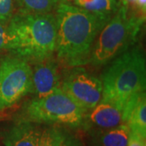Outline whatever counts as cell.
Listing matches in <instances>:
<instances>
[{
	"label": "cell",
	"instance_id": "12",
	"mask_svg": "<svg viewBox=\"0 0 146 146\" xmlns=\"http://www.w3.org/2000/svg\"><path fill=\"white\" fill-rule=\"evenodd\" d=\"M127 124L131 132L146 137V98L145 93L139 94L131 106Z\"/></svg>",
	"mask_w": 146,
	"mask_h": 146
},
{
	"label": "cell",
	"instance_id": "3",
	"mask_svg": "<svg viewBox=\"0 0 146 146\" xmlns=\"http://www.w3.org/2000/svg\"><path fill=\"white\" fill-rule=\"evenodd\" d=\"M103 101L128 105L130 100L144 93L146 84L145 58L134 48L122 53L102 76Z\"/></svg>",
	"mask_w": 146,
	"mask_h": 146
},
{
	"label": "cell",
	"instance_id": "14",
	"mask_svg": "<svg viewBox=\"0 0 146 146\" xmlns=\"http://www.w3.org/2000/svg\"><path fill=\"white\" fill-rule=\"evenodd\" d=\"M81 7L97 15L111 18L117 11L118 2L117 0H92Z\"/></svg>",
	"mask_w": 146,
	"mask_h": 146
},
{
	"label": "cell",
	"instance_id": "7",
	"mask_svg": "<svg viewBox=\"0 0 146 146\" xmlns=\"http://www.w3.org/2000/svg\"><path fill=\"white\" fill-rule=\"evenodd\" d=\"M60 88L85 112L94 109L102 98L101 80L80 67L64 74Z\"/></svg>",
	"mask_w": 146,
	"mask_h": 146
},
{
	"label": "cell",
	"instance_id": "20",
	"mask_svg": "<svg viewBox=\"0 0 146 146\" xmlns=\"http://www.w3.org/2000/svg\"><path fill=\"white\" fill-rule=\"evenodd\" d=\"M142 11V13L145 14L146 8V0H136L135 3Z\"/></svg>",
	"mask_w": 146,
	"mask_h": 146
},
{
	"label": "cell",
	"instance_id": "2",
	"mask_svg": "<svg viewBox=\"0 0 146 146\" xmlns=\"http://www.w3.org/2000/svg\"><path fill=\"white\" fill-rule=\"evenodd\" d=\"M7 28L16 55L41 61L55 52L57 25L52 14L19 12L7 22Z\"/></svg>",
	"mask_w": 146,
	"mask_h": 146
},
{
	"label": "cell",
	"instance_id": "9",
	"mask_svg": "<svg viewBox=\"0 0 146 146\" xmlns=\"http://www.w3.org/2000/svg\"><path fill=\"white\" fill-rule=\"evenodd\" d=\"M61 77L58 63L51 57L38 61L32 69V93L41 98L60 89Z\"/></svg>",
	"mask_w": 146,
	"mask_h": 146
},
{
	"label": "cell",
	"instance_id": "13",
	"mask_svg": "<svg viewBox=\"0 0 146 146\" xmlns=\"http://www.w3.org/2000/svg\"><path fill=\"white\" fill-rule=\"evenodd\" d=\"M58 0H17L20 12L30 14L50 13Z\"/></svg>",
	"mask_w": 146,
	"mask_h": 146
},
{
	"label": "cell",
	"instance_id": "16",
	"mask_svg": "<svg viewBox=\"0 0 146 146\" xmlns=\"http://www.w3.org/2000/svg\"><path fill=\"white\" fill-rule=\"evenodd\" d=\"M13 49V39L8 30L7 23L0 21V53L7 50L12 52Z\"/></svg>",
	"mask_w": 146,
	"mask_h": 146
},
{
	"label": "cell",
	"instance_id": "6",
	"mask_svg": "<svg viewBox=\"0 0 146 146\" xmlns=\"http://www.w3.org/2000/svg\"><path fill=\"white\" fill-rule=\"evenodd\" d=\"M32 93V68L18 55L0 58V110L10 108Z\"/></svg>",
	"mask_w": 146,
	"mask_h": 146
},
{
	"label": "cell",
	"instance_id": "17",
	"mask_svg": "<svg viewBox=\"0 0 146 146\" xmlns=\"http://www.w3.org/2000/svg\"><path fill=\"white\" fill-rule=\"evenodd\" d=\"M12 0H0V21L7 23L11 18Z\"/></svg>",
	"mask_w": 146,
	"mask_h": 146
},
{
	"label": "cell",
	"instance_id": "11",
	"mask_svg": "<svg viewBox=\"0 0 146 146\" xmlns=\"http://www.w3.org/2000/svg\"><path fill=\"white\" fill-rule=\"evenodd\" d=\"M131 130L127 123L91 132L94 146H127Z\"/></svg>",
	"mask_w": 146,
	"mask_h": 146
},
{
	"label": "cell",
	"instance_id": "15",
	"mask_svg": "<svg viewBox=\"0 0 146 146\" xmlns=\"http://www.w3.org/2000/svg\"><path fill=\"white\" fill-rule=\"evenodd\" d=\"M66 136V134L58 127H48L42 131L37 146H60Z\"/></svg>",
	"mask_w": 146,
	"mask_h": 146
},
{
	"label": "cell",
	"instance_id": "8",
	"mask_svg": "<svg viewBox=\"0 0 146 146\" xmlns=\"http://www.w3.org/2000/svg\"><path fill=\"white\" fill-rule=\"evenodd\" d=\"M134 98L135 97L130 100L127 106L112 101L101 100L99 103L89 111V115H85L84 121L86 120L89 125L99 129H108L127 123Z\"/></svg>",
	"mask_w": 146,
	"mask_h": 146
},
{
	"label": "cell",
	"instance_id": "19",
	"mask_svg": "<svg viewBox=\"0 0 146 146\" xmlns=\"http://www.w3.org/2000/svg\"><path fill=\"white\" fill-rule=\"evenodd\" d=\"M60 146H80L78 140L73 138V137H67L64 139L62 145Z\"/></svg>",
	"mask_w": 146,
	"mask_h": 146
},
{
	"label": "cell",
	"instance_id": "5",
	"mask_svg": "<svg viewBox=\"0 0 146 146\" xmlns=\"http://www.w3.org/2000/svg\"><path fill=\"white\" fill-rule=\"evenodd\" d=\"M85 111L60 89L41 98H35L25 108V119L35 123H57L79 127L84 122Z\"/></svg>",
	"mask_w": 146,
	"mask_h": 146
},
{
	"label": "cell",
	"instance_id": "10",
	"mask_svg": "<svg viewBox=\"0 0 146 146\" xmlns=\"http://www.w3.org/2000/svg\"><path fill=\"white\" fill-rule=\"evenodd\" d=\"M41 134L35 123L21 119L6 131L3 143L5 146H37Z\"/></svg>",
	"mask_w": 146,
	"mask_h": 146
},
{
	"label": "cell",
	"instance_id": "21",
	"mask_svg": "<svg viewBox=\"0 0 146 146\" xmlns=\"http://www.w3.org/2000/svg\"><path fill=\"white\" fill-rule=\"evenodd\" d=\"M75 1V3L77 6H79L80 7H83L84 4L88 3L89 2H91L92 0H74Z\"/></svg>",
	"mask_w": 146,
	"mask_h": 146
},
{
	"label": "cell",
	"instance_id": "18",
	"mask_svg": "<svg viewBox=\"0 0 146 146\" xmlns=\"http://www.w3.org/2000/svg\"><path fill=\"white\" fill-rule=\"evenodd\" d=\"M127 146H146L145 138L139 136L136 133L131 132Z\"/></svg>",
	"mask_w": 146,
	"mask_h": 146
},
{
	"label": "cell",
	"instance_id": "1",
	"mask_svg": "<svg viewBox=\"0 0 146 146\" xmlns=\"http://www.w3.org/2000/svg\"><path fill=\"white\" fill-rule=\"evenodd\" d=\"M55 18L58 58L70 67L89 63L95 40L110 18L68 3L58 6Z\"/></svg>",
	"mask_w": 146,
	"mask_h": 146
},
{
	"label": "cell",
	"instance_id": "22",
	"mask_svg": "<svg viewBox=\"0 0 146 146\" xmlns=\"http://www.w3.org/2000/svg\"><path fill=\"white\" fill-rule=\"evenodd\" d=\"M124 4L127 5V4H135L136 3V0H123Z\"/></svg>",
	"mask_w": 146,
	"mask_h": 146
},
{
	"label": "cell",
	"instance_id": "4",
	"mask_svg": "<svg viewBox=\"0 0 146 146\" xmlns=\"http://www.w3.org/2000/svg\"><path fill=\"white\" fill-rule=\"evenodd\" d=\"M143 19L128 17L127 9L117 11L97 36L89 62L94 66H103L122 53L136 41Z\"/></svg>",
	"mask_w": 146,
	"mask_h": 146
}]
</instances>
